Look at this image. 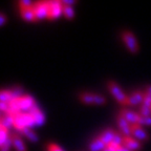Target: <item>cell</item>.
Listing matches in <instances>:
<instances>
[{
  "mask_svg": "<svg viewBox=\"0 0 151 151\" xmlns=\"http://www.w3.org/2000/svg\"><path fill=\"white\" fill-rule=\"evenodd\" d=\"M107 88H108L109 92L111 93L114 100L121 105H127V100H128V94L125 93V91L121 88V86L116 82V81H109L107 84Z\"/></svg>",
  "mask_w": 151,
  "mask_h": 151,
  "instance_id": "1",
  "label": "cell"
},
{
  "mask_svg": "<svg viewBox=\"0 0 151 151\" xmlns=\"http://www.w3.org/2000/svg\"><path fill=\"white\" fill-rule=\"evenodd\" d=\"M122 40L125 44L126 48L128 50V52L131 54H137L139 50V41H137V37L131 31H123L122 32Z\"/></svg>",
  "mask_w": 151,
  "mask_h": 151,
  "instance_id": "2",
  "label": "cell"
},
{
  "mask_svg": "<svg viewBox=\"0 0 151 151\" xmlns=\"http://www.w3.org/2000/svg\"><path fill=\"white\" fill-rule=\"evenodd\" d=\"M79 100L86 105H104L106 103V98L94 92H82L79 94Z\"/></svg>",
  "mask_w": 151,
  "mask_h": 151,
  "instance_id": "3",
  "label": "cell"
},
{
  "mask_svg": "<svg viewBox=\"0 0 151 151\" xmlns=\"http://www.w3.org/2000/svg\"><path fill=\"white\" fill-rule=\"evenodd\" d=\"M47 3L50 6L48 19L54 20L63 14V4L61 3V0H47Z\"/></svg>",
  "mask_w": 151,
  "mask_h": 151,
  "instance_id": "4",
  "label": "cell"
},
{
  "mask_svg": "<svg viewBox=\"0 0 151 151\" xmlns=\"http://www.w3.org/2000/svg\"><path fill=\"white\" fill-rule=\"evenodd\" d=\"M33 9L35 11L37 20H40V19H44V18H48L50 6H48L47 0H45V1H37V2H34Z\"/></svg>",
  "mask_w": 151,
  "mask_h": 151,
  "instance_id": "5",
  "label": "cell"
},
{
  "mask_svg": "<svg viewBox=\"0 0 151 151\" xmlns=\"http://www.w3.org/2000/svg\"><path fill=\"white\" fill-rule=\"evenodd\" d=\"M119 116H123V118L125 119L126 121L131 124V125H135V124H139L141 123V114L139 112H135L133 110H130V109H126V108H123L120 110L119 112Z\"/></svg>",
  "mask_w": 151,
  "mask_h": 151,
  "instance_id": "6",
  "label": "cell"
},
{
  "mask_svg": "<svg viewBox=\"0 0 151 151\" xmlns=\"http://www.w3.org/2000/svg\"><path fill=\"white\" fill-rule=\"evenodd\" d=\"M17 102H18L19 108H20L21 112H29L32 110V108L37 105L35 100L28 94H24L23 97L17 100Z\"/></svg>",
  "mask_w": 151,
  "mask_h": 151,
  "instance_id": "7",
  "label": "cell"
},
{
  "mask_svg": "<svg viewBox=\"0 0 151 151\" xmlns=\"http://www.w3.org/2000/svg\"><path fill=\"white\" fill-rule=\"evenodd\" d=\"M131 137L137 139L139 142H147L149 141V134L148 132L145 130V128L142 125L135 124V125L131 126Z\"/></svg>",
  "mask_w": 151,
  "mask_h": 151,
  "instance_id": "8",
  "label": "cell"
},
{
  "mask_svg": "<svg viewBox=\"0 0 151 151\" xmlns=\"http://www.w3.org/2000/svg\"><path fill=\"white\" fill-rule=\"evenodd\" d=\"M144 90H135V91H133L128 96L127 105L126 106H135V105L141 106L143 101H144Z\"/></svg>",
  "mask_w": 151,
  "mask_h": 151,
  "instance_id": "9",
  "label": "cell"
},
{
  "mask_svg": "<svg viewBox=\"0 0 151 151\" xmlns=\"http://www.w3.org/2000/svg\"><path fill=\"white\" fill-rule=\"evenodd\" d=\"M116 124H118L120 132L124 137H131V126L132 125L128 121H126L123 116H118V118H116Z\"/></svg>",
  "mask_w": 151,
  "mask_h": 151,
  "instance_id": "10",
  "label": "cell"
},
{
  "mask_svg": "<svg viewBox=\"0 0 151 151\" xmlns=\"http://www.w3.org/2000/svg\"><path fill=\"white\" fill-rule=\"evenodd\" d=\"M123 145L131 151H139L142 149V147H143L142 142L137 141L133 137H124Z\"/></svg>",
  "mask_w": 151,
  "mask_h": 151,
  "instance_id": "11",
  "label": "cell"
},
{
  "mask_svg": "<svg viewBox=\"0 0 151 151\" xmlns=\"http://www.w3.org/2000/svg\"><path fill=\"white\" fill-rule=\"evenodd\" d=\"M116 133V131L113 130L112 128H107V129L103 130V131L98 135V137H99L105 145H108L113 141V137H114Z\"/></svg>",
  "mask_w": 151,
  "mask_h": 151,
  "instance_id": "12",
  "label": "cell"
},
{
  "mask_svg": "<svg viewBox=\"0 0 151 151\" xmlns=\"http://www.w3.org/2000/svg\"><path fill=\"white\" fill-rule=\"evenodd\" d=\"M29 112H31L32 116H33L36 126H40V125H42V124H44V121H45L44 114H43V112H41V110L39 109L38 105L34 106Z\"/></svg>",
  "mask_w": 151,
  "mask_h": 151,
  "instance_id": "13",
  "label": "cell"
},
{
  "mask_svg": "<svg viewBox=\"0 0 151 151\" xmlns=\"http://www.w3.org/2000/svg\"><path fill=\"white\" fill-rule=\"evenodd\" d=\"M11 139H12L13 146L16 149V151H26L25 145H24L21 137H19V134H17V133H11Z\"/></svg>",
  "mask_w": 151,
  "mask_h": 151,
  "instance_id": "14",
  "label": "cell"
},
{
  "mask_svg": "<svg viewBox=\"0 0 151 151\" xmlns=\"http://www.w3.org/2000/svg\"><path fill=\"white\" fill-rule=\"evenodd\" d=\"M20 15H21L22 19H24L25 21H37V17H36L35 11L33 7L31 9H20Z\"/></svg>",
  "mask_w": 151,
  "mask_h": 151,
  "instance_id": "15",
  "label": "cell"
},
{
  "mask_svg": "<svg viewBox=\"0 0 151 151\" xmlns=\"http://www.w3.org/2000/svg\"><path fill=\"white\" fill-rule=\"evenodd\" d=\"M0 124L3 128L9 130L11 126H14V116L11 113H5L0 119Z\"/></svg>",
  "mask_w": 151,
  "mask_h": 151,
  "instance_id": "16",
  "label": "cell"
},
{
  "mask_svg": "<svg viewBox=\"0 0 151 151\" xmlns=\"http://www.w3.org/2000/svg\"><path fill=\"white\" fill-rule=\"evenodd\" d=\"M14 128L17 130V131L20 132V133H21V132L23 131L25 128H27L25 126V124H24V122H23L21 112L18 113V114H15V116H14Z\"/></svg>",
  "mask_w": 151,
  "mask_h": 151,
  "instance_id": "17",
  "label": "cell"
},
{
  "mask_svg": "<svg viewBox=\"0 0 151 151\" xmlns=\"http://www.w3.org/2000/svg\"><path fill=\"white\" fill-rule=\"evenodd\" d=\"M105 147H106V145L97 137L93 141H91V143L88 146V149H89V151H103Z\"/></svg>",
  "mask_w": 151,
  "mask_h": 151,
  "instance_id": "18",
  "label": "cell"
},
{
  "mask_svg": "<svg viewBox=\"0 0 151 151\" xmlns=\"http://www.w3.org/2000/svg\"><path fill=\"white\" fill-rule=\"evenodd\" d=\"M21 114H22V119H23V122L26 127L31 128V127H33V126H36L35 121H34V118L31 112H21Z\"/></svg>",
  "mask_w": 151,
  "mask_h": 151,
  "instance_id": "19",
  "label": "cell"
},
{
  "mask_svg": "<svg viewBox=\"0 0 151 151\" xmlns=\"http://www.w3.org/2000/svg\"><path fill=\"white\" fill-rule=\"evenodd\" d=\"M11 101H13L12 94H11V90H9V89L0 90V102L9 103Z\"/></svg>",
  "mask_w": 151,
  "mask_h": 151,
  "instance_id": "20",
  "label": "cell"
},
{
  "mask_svg": "<svg viewBox=\"0 0 151 151\" xmlns=\"http://www.w3.org/2000/svg\"><path fill=\"white\" fill-rule=\"evenodd\" d=\"M21 133L23 135H25V137H27V139H29L31 142H34V143L38 142V139H38V135L36 134L34 131H32L31 128H25V129H24Z\"/></svg>",
  "mask_w": 151,
  "mask_h": 151,
  "instance_id": "21",
  "label": "cell"
},
{
  "mask_svg": "<svg viewBox=\"0 0 151 151\" xmlns=\"http://www.w3.org/2000/svg\"><path fill=\"white\" fill-rule=\"evenodd\" d=\"M63 15L67 19H73L75 17V9L71 5H63Z\"/></svg>",
  "mask_w": 151,
  "mask_h": 151,
  "instance_id": "22",
  "label": "cell"
},
{
  "mask_svg": "<svg viewBox=\"0 0 151 151\" xmlns=\"http://www.w3.org/2000/svg\"><path fill=\"white\" fill-rule=\"evenodd\" d=\"M9 137V130L5 129V128H1L0 129V147L2 146L4 144L6 139Z\"/></svg>",
  "mask_w": 151,
  "mask_h": 151,
  "instance_id": "23",
  "label": "cell"
},
{
  "mask_svg": "<svg viewBox=\"0 0 151 151\" xmlns=\"http://www.w3.org/2000/svg\"><path fill=\"white\" fill-rule=\"evenodd\" d=\"M139 113L142 116H151V107L141 105L139 107Z\"/></svg>",
  "mask_w": 151,
  "mask_h": 151,
  "instance_id": "24",
  "label": "cell"
},
{
  "mask_svg": "<svg viewBox=\"0 0 151 151\" xmlns=\"http://www.w3.org/2000/svg\"><path fill=\"white\" fill-rule=\"evenodd\" d=\"M18 5L20 9H31L34 6V3L29 0H21V1H19Z\"/></svg>",
  "mask_w": 151,
  "mask_h": 151,
  "instance_id": "25",
  "label": "cell"
},
{
  "mask_svg": "<svg viewBox=\"0 0 151 151\" xmlns=\"http://www.w3.org/2000/svg\"><path fill=\"white\" fill-rule=\"evenodd\" d=\"M12 145H13L12 139H11V134H9V137L6 139V142H5L2 146L0 147V151H9V148H11Z\"/></svg>",
  "mask_w": 151,
  "mask_h": 151,
  "instance_id": "26",
  "label": "cell"
},
{
  "mask_svg": "<svg viewBox=\"0 0 151 151\" xmlns=\"http://www.w3.org/2000/svg\"><path fill=\"white\" fill-rule=\"evenodd\" d=\"M139 125H142L143 127H144V126H151V116H142Z\"/></svg>",
  "mask_w": 151,
  "mask_h": 151,
  "instance_id": "27",
  "label": "cell"
},
{
  "mask_svg": "<svg viewBox=\"0 0 151 151\" xmlns=\"http://www.w3.org/2000/svg\"><path fill=\"white\" fill-rule=\"evenodd\" d=\"M0 111L1 112L9 113V104L5 103V102H0Z\"/></svg>",
  "mask_w": 151,
  "mask_h": 151,
  "instance_id": "28",
  "label": "cell"
},
{
  "mask_svg": "<svg viewBox=\"0 0 151 151\" xmlns=\"http://www.w3.org/2000/svg\"><path fill=\"white\" fill-rule=\"evenodd\" d=\"M47 150L48 151H63V149L61 147H59L56 144H48L47 145Z\"/></svg>",
  "mask_w": 151,
  "mask_h": 151,
  "instance_id": "29",
  "label": "cell"
},
{
  "mask_svg": "<svg viewBox=\"0 0 151 151\" xmlns=\"http://www.w3.org/2000/svg\"><path fill=\"white\" fill-rule=\"evenodd\" d=\"M61 3L63 5H71L73 6L76 3V1L75 0H61Z\"/></svg>",
  "mask_w": 151,
  "mask_h": 151,
  "instance_id": "30",
  "label": "cell"
},
{
  "mask_svg": "<svg viewBox=\"0 0 151 151\" xmlns=\"http://www.w3.org/2000/svg\"><path fill=\"white\" fill-rule=\"evenodd\" d=\"M5 22H6V17H5L4 14H1V13H0V26L3 25Z\"/></svg>",
  "mask_w": 151,
  "mask_h": 151,
  "instance_id": "31",
  "label": "cell"
},
{
  "mask_svg": "<svg viewBox=\"0 0 151 151\" xmlns=\"http://www.w3.org/2000/svg\"><path fill=\"white\" fill-rule=\"evenodd\" d=\"M144 93L145 94H148V96H151V84L150 85H147L146 87H145Z\"/></svg>",
  "mask_w": 151,
  "mask_h": 151,
  "instance_id": "32",
  "label": "cell"
},
{
  "mask_svg": "<svg viewBox=\"0 0 151 151\" xmlns=\"http://www.w3.org/2000/svg\"><path fill=\"white\" fill-rule=\"evenodd\" d=\"M116 151H131V150H129V149L128 148H126L125 146H124V145H122V146H120L118 148V150Z\"/></svg>",
  "mask_w": 151,
  "mask_h": 151,
  "instance_id": "33",
  "label": "cell"
},
{
  "mask_svg": "<svg viewBox=\"0 0 151 151\" xmlns=\"http://www.w3.org/2000/svg\"><path fill=\"white\" fill-rule=\"evenodd\" d=\"M1 116H2V114H1V111H0V119H1Z\"/></svg>",
  "mask_w": 151,
  "mask_h": 151,
  "instance_id": "34",
  "label": "cell"
}]
</instances>
